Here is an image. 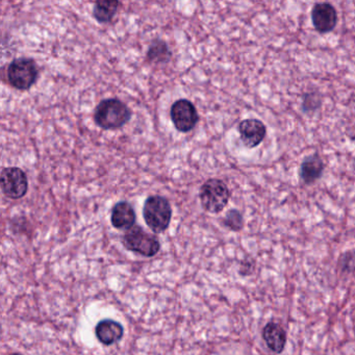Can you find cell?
I'll return each mask as SVG.
<instances>
[{"label":"cell","instance_id":"cell-11","mask_svg":"<svg viewBox=\"0 0 355 355\" xmlns=\"http://www.w3.org/2000/svg\"><path fill=\"white\" fill-rule=\"evenodd\" d=\"M95 334L101 344L111 346L123 338L124 328L119 322L114 320H103L97 324Z\"/></svg>","mask_w":355,"mask_h":355},{"label":"cell","instance_id":"cell-16","mask_svg":"<svg viewBox=\"0 0 355 355\" xmlns=\"http://www.w3.org/2000/svg\"><path fill=\"white\" fill-rule=\"evenodd\" d=\"M223 223L226 227L230 228L232 232H239L244 226V219H243L242 214L238 209H230L226 214Z\"/></svg>","mask_w":355,"mask_h":355},{"label":"cell","instance_id":"cell-17","mask_svg":"<svg viewBox=\"0 0 355 355\" xmlns=\"http://www.w3.org/2000/svg\"><path fill=\"white\" fill-rule=\"evenodd\" d=\"M313 105L315 110L320 107L319 98H315L313 94H306L303 98V110L305 111H313Z\"/></svg>","mask_w":355,"mask_h":355},{"label":"cell","instance_id":"cell-3","mask_svg":"<svg viewBox=\"0 0 355 355\" xmlns=\"http://www.w3.org/2000/svg\"><path fill=\"white\" fill-rule=\"evenodd\" d=\"M199 198L205 211L211 214L221 213L230 199V191L223 180L211 178L201 186Z\"/></svg>","mask_w":355,"mask_h":355},{"label":"cell","instance_id":"cell-14","mask_svg":"<svg viewBox=\"0 0 355 355\" xmlns=\"http://www.w3.org/2000/svg\"><path fill=\"white\" fill-rule=\"evenodd\" d=\"M121 7L120 1H98L93 8L92 15L98 24H110Z\"/></svg>","mask_w":355,"mask_h":355},{"label":"cell","instance_id":"cell-7","mask_svg":"<svg viewBox=\"0 0 355 355\" xmlns=\"http://www.w3.org/2000/svg\"><path fill=\"white\" fill-rule=\"evenodd\" d=\"M170 117L174 128L180 132H191L199 121L198 112L188 99H178L172 105Z\"/></svg>","mask_w":355,"mask_h":355},{"label":"cell","instance_id":"cell-5","mask_svg":"<svg viewBox=\"0 0 355 355\" xmlns=\"http://www.w3.org/2000/svg\"><path fill=\"white\" fill-rule=\"evenodd\" d=\"M122 243L128 250L146 257H155L161 249L157 236L148 234L138 225L126 230L122 236Z\"/></svg>","mask_w":355,"mask_h":355},{"label":"cell","instance_id":"cell-6","mask_svg":"<svg viewBox=\"0 0 355 355\" xmlns=\"http://www.w3.org/2000/svg\"><path fill=\"white\" fill-rule=\"evenodd\" d=\"M0 187L6 197L10 199L22 198L28 190V180L26 172L18 167L5 168L1 172Z\"/></svg>","mask_w":355,"mask_h":355},{"label":"cell","instance_id":"cell-12","mask_svg":"<svg viewBox=\"0 0 355 355\" xmlns=\"http://www.w3.org/2000/svg\"><path fill=\"white\" fill-rule=\"evenodd\" d=\"M263 338L268 348L276 354H280L286 347V331L279 324L274 322H270L263 327Z\"/></svg>","mask_w":355,"mask_h":355},{"label":"cell","instance_id":"cell-15","mask_svg":"<svg viewBox=\"0 0 355 355\" xmlns=\"http://www.w3.org/2000/svg\"><path fill=\"white\" fill-rule=\"evenodd\" d=\"M172 53L167 43L161 39H155L149 45L147 60L151 64H166L171 59Z\"/></svg>","mask_w":355,"mask_h":355},{"label":"cell","instance_id":"cell-18","mask_svg":"<svg viewBox=\"0 0 355 355\" xmlns=\"http://www.w3.org/2000/svg\"><path fill=\"white\" fill-rule=\"evenodd\" d=\"M9 355H22V354H20V353H12V354H9Z\"/></svg>","mask_w":355,"mask_h":355},{"label":"cell","instance_id":"cell-2","mask_svg":"<svg viewBox=\"0 0 355 355\" xmlns=\"http://www.w3.org/2000/svg\"><path fill=\"white\" fill-rule=\"evenodd\" d=\"M143 217L147 226L155 234L166 232L172 219V207L169 200L159 195L149 196L143 207Z\"/></svg>","mask_w":355,"mask_h":355},{"label":"cell","instance_id":"cell-9","mask_svg":"<svg viewBox=\"0 0 355 355\" xmlns=\"http://www.w3.org/2000/svg\"><path fill=\"white\" fill-rule=\"evenodd\" d=\"M239 134L244 146L252 149L261 144L267 134V128L259 119H245L239 124Z\"/></svg>","mask_w":355,"mask_h":355},{"label":"cell","instance_id":"cell-10","mask_svg":"<svg viewBox=\"0 0 355 355\" xmlns=\"http://www.w3.org/2000/svg\"><path fill=\"white\" fill-rule=\"evenodd\" d=\"M136 220V211L130 202L120 201L114 205L111 215L112 225L117 230H128L135 226Z\"/></svg>","mask_w":355,"mask_h":355},{"label":"cell","instance_id":"cell-4","mask_svg":"<svg viewBox=\"0 0 355 355\" xmlns=\"http://www.w3.org/2000/svg\"><path fill=\"white\" fill-rule=\"evenodd\" d=\"M7 76L8 82L16 90H30L38 80V65L30 58H19L10 64Z\"/></svg>","mask_w":355,"mask_h":355},{"label":"cell","instance_id":"cell-13","mask_svg":"<svg viewBox=\"0 0 355 355\" xmlns=\"http://www.w3.org/2000/svg\"><path fill=\"white\" fill-rule=\"evenodd\" d=\"M324 168L323 159L318 155H311L303 159L299 169V175L305 184H313L321 178Z\"/></svg>","mask_w":355,"mask_h":355},{"label":"cell","instance_id":"cell-1","mask_svg":"<svg viewBox=\"0 0 355 355\" xmlns=\"http://www.w3.org/2000/svg\"><path fill=\"white\" fill-rule=\"evenodd\" d=\"M132 115V111L123 101L118 98H107L97 105L94 121L103 130H118L130 122Z\"/></svg>","mask_w":355,"mask_h":355},{"label":"cell","instance_id":"cell-8","mask_svg":"<svg viewBox=\"0 0 355 355\" xmlns=\"http://www.w3.org/2000/svg\"><path fill=\"white\" fill-rule=\"evenodd\" d=\"M311 22L320 34L332 32L338 24L336 10L328 3H317L311 10Z\"/></svg>","mask_w":355,"mask_h":355}]
</instances>
